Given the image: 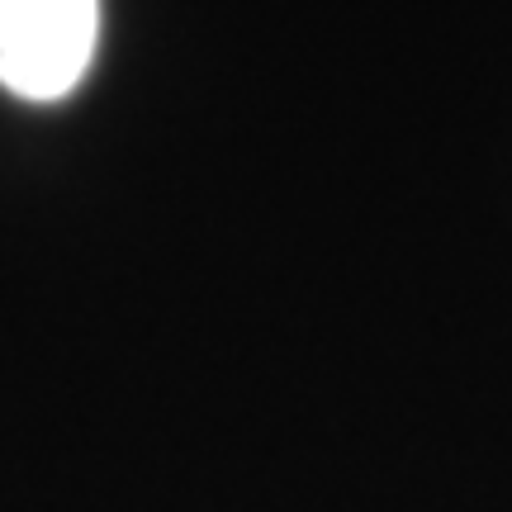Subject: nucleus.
I'll use <instances>...</instances> for the list:
<instances>
[{"label": "nucleus", "instance_id": "f257e3e1", "mask_svg": "<svg viewBox=\"0 0 512 512\" xmlns=\"http://www.w3.org/2000/svg\"><path fill=\"white\" fill-rule=\"evenodd\" d=\"M100 43V0H0V86L53 105L81 86Z\"/></svg>", "mask_w": 512, "mask_h": 512}]
</instances>
